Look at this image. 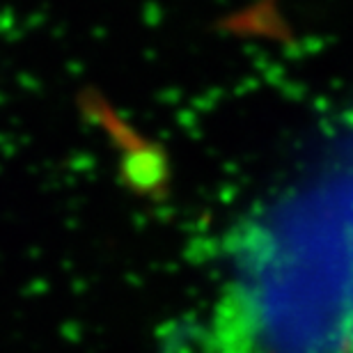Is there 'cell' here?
Returning <instances> with one entry per match:
<instances>
[{
	"label": "cell",
	"instance_id": "6da1fadb",
	"mask_svg": "<svg viewBox=\"0 0 353 353\" xmlns=\"http://www.w3.org/2000/svg\"><path fill=\"white\" fill-rule=\"evenodd\" d=\"M214 340L216 353H353V190H314L252 228Z\"/></svg>",
	"mask_w": 353,
	"mask_h": 353
}]
</instances>
